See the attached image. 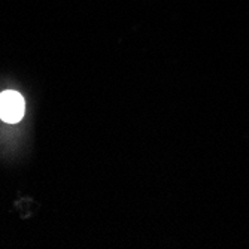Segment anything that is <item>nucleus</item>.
I'll return each instance as SVG.
<instances>
[{
  "instance_id": "obj_1",
  "label": "nucleus",
  "mask_w": 249,
  "mask_h": 249,
  "mask_svg": "<svg viewBox=\"0 0 249 249\" xmlns=\"http://www.w3.org/2000/svg\"><path fill=\"white\" fill-rule=\"evenodd\" d=\"M24 99L17 91H3L0 94V120L15 124L22 120L24 117Z\"/></svg>"
}]
</instances>
